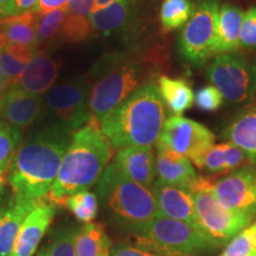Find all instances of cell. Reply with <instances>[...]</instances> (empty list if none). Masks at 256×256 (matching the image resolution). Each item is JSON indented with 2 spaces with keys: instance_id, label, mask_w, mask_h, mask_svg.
I'll return each instance as SVG.
<instances>
[{
  "instance_id": "33",
  "label": "cell",
  "mask_w": 256,
  "mask_h": 256,
  "mask_svg": "<svg viewBox=\"0 0 256 256\" xmlns=\"http://www.w3.org/2000/svg\"><path fill=\"white\" fill-rule=\"evenodd\" d=\"M78 230L72 226L60 228L49 244V256H76L75 240Z\"/></svg>"
},
{
  "instance_id": "21",
  "label": "cell",
  "mask_w": 256,
  "mask_h": 256,
  "mask_svg": "<svg viewBox=\"0 0 256 256\" xmlns=\"http://www.w3.org/2000/svg\"><path fill=\"white\" fill-rule=\"evenodd\" d=\"M222 136L241 148L252 164H256V104L236 114L223 130Z\"/></svg>"
},
{
  "instance_id": "7",
  "label": "cell",
  "mask_w": 256,
  "mask_h": 256,
  "mask_svg": "<svg viewBox=\"0 0 256 256\" xmlns=\"http://www.w3.org/2000/svg\"><path fill=\"white\" fill-rule=\"evenodd\" d=\"M46 124H56L75 133L92 120L90 83L78 78L52 86L43 98Z\"/></svg>"
},
{
  "instance_id": "36",
  "label": "cell",
  "mask_w": 256,
  "mask_h": 256,
  "mask_svg": "<svg viewBox=\"0 0 256 256\" xmlns=\"http://www.w3.org/2000/svg\"><path fill=\"white\" fill-rule=\"evenodd\" d=\"M68 16L76 18L90 19L92 12L95 10V0H70Z\"/></svg>"
},
{
  "instance_id": "19",
  "label": "cell",
  "mask_w": 256,
  "mask_h": 256,
  "mask_svg": "<svg viewBox=\"0 0 256 256\" xmlns=\"http://www.w3.org/2000/svg\"><path fill=\"white\" fill-rule=\"evenodd\" d=\"M57 63L46 51L37 49L30 63L25 66L12 86L34 95H42L52 87L57 78Z\"/></svg>"
},
{
  "instance_id": "4",
  "label": "cell",
  "mask_w": 256,
  "mask_h": 256,
  "mask_svg": "<svg viewBox=\"0 0 256 256\" xmlns=\"http://www.w3.org/2000/svg\"><path fill=\"white\" fill-rule=\"evenodd\" d=\"M113 156V147L94 120L72 134L63 156L58 174L50 188L54 203L62 204L64 198L80 191L89 190L98 179Z\"/></svg>"
},
{
  "instance_id": "46",
  "label": "cell",
  "mask_w": 256,
  "mask_h": 256,
  "mask_svg": "<svg viewBox=\"0 0 256 256\" xmlns=\"http://www.w3.org/2000/svg\"><path fill=\"white\" fill-rule=\"evenodd\" d=\"M2 190H0V191H2Z\"/></svg>"
},
{
  "instance_id": "41",
  "label": "cell",
  "mask_w": 256,
  "mask_h": 256,
  "mask_svg": "<svg viewBox=\"0 0 256 256\" xmlns=\"http://www.w3.org/2000/svg\"><path fill=\"white\" fill-rule=\"evenodd\" d=\"M10 87H11V83H10L8 80L5 78L4 74L0 70V96L4 95Z\"/></svg>"
},
{
  "instance_id": "9",
  "label": "cell",
  "mask_w": 256,
  "mask_h": 256,
  "mask_svg": "<svg viewBox=\"0 0 256 256\" xmlns=\"http://www.w3.org/2000/svg\"><path fill=\"white\" fill-rule=\"evenodd\" d=\"M220 8V0H197L194 14L179 34V52L192 66H204L214 56Z\"/></svg>"
},
{
  "instance_id": "42",
  "label": "cell",
  "mask_w": 256,
  "mask_h": 256,
  "mask_svg": "<svg viewBox=\"0 0 256 256\" xmlns=\"http://www.w3.org/2000/svg\"><path fill=\"white\" fill-rule=\"evenodd\" d=\"M114 0H95V10L106 8V6L112 4Z\"/></svg>"
},
{
  "instance_id": "1",
  "label": "cell",
  "mask_w": 256,
  "mask_h": 256,
  "mask_svg": "<svg viewBox=\"0 0 256 256\" xmlns=\"http://www.w3.org/2000/svg\"><path fill=\"white\" fill-rule=\"evenodd\" d=\"M156 46H133L106 54L90 70L92 120L100 124L108 113L142 86L153 83L162 66Z\"/></svg>"
},
{
  "instance_id": "17",
  "label": "cell",
  "mask_w": 256,
  "mask_h": 256,
  "mask_svg": "<svg viewBox=\"0 0 256 256\" xmlns=\"http://www.w3.org/2000/svg\"><path fill=\"white\" fill-rule=\"evenodd\" d=\"M156 180L188 191L194 188L198 180L197 172L190 160L159 142L156 144Z\"/></svg>"
},
{
  "instance_id": "31",
  "label": "cell",
  "mask_w": 256,
  "mask_h": 256,
  "mask_svg": "<svg viewBox=\"0 0 256 256\" xmlns=\"http://www.w3.org/2000/svg\"><path fill=\"white\" fill-rule=\"evenodd\" d=\"M60 206H66L80 222L92 223L98 216V200L95 194L89 190L80 191L64 198Z\"/></svg>"
},
{
  "instance_id": "29",
  "label": "cell",
  "mask_w": 256,
  "mask_h": 256,
  "mask_svg": "<svg viewBox=\"0 0 256 256\" xmlns=\"http://www.w3.org/2000/svg\"><path fill=\"white\" fill-rule=\"evenodd\" d=\"M23 130L0 122V190L8 182V174L16 152L22 144Z\"/></svg>"
},
{
  "instance_id": "38",
  "label": "cell",
  "mask_w": 256,
  "mask_h": 256,
  "mask_svg": "<svg viewBox=\"0 0 256 256\" xmlns=\"http://www.w3.org/2000/svg\"><path fill=\"white\" fill-rule=\"evenodd\" d=\"M70 0H40L32 12L37 14H46L56 10L68 8Z\"/></svg>"
},
{
  "instance_id": "39",
  "label": "cell",
  "mask_w": 256,
  "mask_h": 256,
  "mask_svg": "<svg viewBox=\"0 0 256 256\" xmlns=\"http://www.w3.org/2000/svg\"><path fill=\"white\" fill-rule=\"evenodd\" d=\"M40 0H14V16L32 11Z\"/></svg>"
},
{
  "instance_id": "24",
  "label": "cell",
  "mask_w": 256,
  "mask_h": 256,
  "mask_svg": "<svg viewBox=\"0 0 256 256\" xmlns=\"http://www.w3.org/2000/svg\"><path fill=\"white\" fill-rule=\"evenodd\" d=\"M37 18V14L28 11L0 19V49L8 46H34Z\"/></svg>"
},
{
  "instance_id": "25",
  "label": "cell",
  "mask_w": 256,
  "mask_h": 256,
  "mask_svg": "<svg viewBox=\"0 0 256 256\" xmlns=\"http://www.w3.org/2000/svg\"><path fill=\"white\" fill-rule=\"evenodd\" d=\"M158 89L164 104L174 115H182L190 110L194 102V92L186 80L160 76Z\"/></svg>"
},
{
  "instance_id": "28",
  "label": "cell",
  "mask_w": 256,
  "mask_h": 256,
  "mask_svg": "<svg viewBox=\"0 0 256 256\" xmlns=\"http://www.w3.org/2000/svg\"><path fill=\"white\" fill-rule=\"evenodd\" d=\"M194 11V2L192 0H162L159 12L162 30L170 32L183 28Z\"/></svg>"
},
{
  "instance_id": "30",
  "label": "cell",
  "mask_w": 256,
  "mask_h": 256,
  "mask_svg": "<svg viewBox=\"0 0 256 256\" xmlns=\"http://www.w3.org/2000/svg\"><path fill=\"white\" fill-rule=\"evenodd\" d=\"M68 10L60 8L46 14H38L36 24V49L46 46L56 36H60Z\"/></svg>"
},
{
  "instance_id": "8",
  "label": "cell",
  "mask_w": 256,
  "mask_h": 256,
  "mask_svg": "<svg viewBox=\"0 0 256 256\" xmlns=\"http://www.w3.org/2000/svg\"><path fill=\"white\" fill-rule=\"evenodd\" d=\"M191 192L200 228L218 247L228 244L238 234L252 223L248 217L232 212L220 206L214 194L212 182L209 178L198 177Z\"/></svg>"
},
{
  "instance_id": "15",
  "label": "cell",
  "mask_w": 256,
  "mask_h": 256,
  "mask_svg": "<svg viewBox=\"0 0 256 256\" xmlns=\"http://www.w3.org/2000/svg\"><path fill=\"white\" fill-rule=\"evenodd\" d=\"M151 190L154 196L159 215L180 220L200 229L196 217L194 196L191 191L162 183L159 180L153 183Z\"/></svg>"
},
{
  "instance_id": "43",
  "label": "cell",
  "mask_w": 256,
  "mask_h": 256,
  "mask_svg": "<svg viewBox=\"0 0 256 256\" xmlns=\"http://www.w3.org/2000/svg\"><path fill=\"white\" fill-rule=\"evenodd\" d=\"M36 256H49V248H46V247L42 248L40 250L37 252Z\"/></svg>"
},
{
  "instance_id": "35",
  "label": "cell",
  "mask_w": 256,
  "mask_h": 256,
  "mask_svg": "<svg viewBox=\"0 0 256 256\" xmlns=\"http://www.w3.org/2000/svg\"><path fill=\"white\" fill-rule=\"evenodd\" d=\"M224 98L214 86L202 87L194 95V104L203 112H216L222 107Z\"/></svg>"
},
{
  "instance_id": "20",
  "label": "cell",
  "mask_w": 256,
  "mask_h": 256,
  "mask_svg": "<svg viewBox=\"0 0 256 256\" xmlns=\"http://www.w3.org/2000/svg\"><path fill=\"white\" fill-rule=\"evenodd\" d=\"M40 202L14 196L8 206H0V256L11 255L22 224Z\"/></svg>"
},
{
  "instance_id": "34",
  "label": "cell",
  "mask_w": 256,
  "mask_h": 256,
  "mask_svg": "<svg viewBox=\"0 0 256 256\" xmlns=\"http://www.w3.org/2000/svg\"><path fill=\"white\" fill-rule=\"evenodd\" d=\"M240 49H256V6H252L243 14Z\"/></svg>"
},
{
  "instance_id": "5",
  "label": "cell",
  "mask_w": 256,
  "mask_h": 256,
  "mask_svg": "<svg viewBox=\"0 0 256 256\" xmlns=\"http://www.w3.org/2000/svg\"><path fill=\"white\" fill-rule=\"evenodd\" d=\"M96 196L113 218L136 230L158 215L150 188L130 180L110 162L96 184Z\"/></svg>"
},
{
  "instance_id": "16",
  "label": "cell",
  "mask_w": 256,
  "mask_h": 256,
  "mask_svg": "<svg viewBox=\"0 0 256 256\" xmlns=\"http://www.w3.org/2000/svg\"><path fill=\"white\" fill-rule=\"evenodd\" d=\"M54 216L55 206L40 200L24 220L10 256H34Z\"/></svg>"
},
{
  "instance_id": "2",
  "label": "cell",
  "mask_w": 256,
  "mask_h": 256,
  "mask_svg": "<svg viewBox=\"0 0 256 256\" xmlns=\"http://www.w3.org/2000/svg\"><path fill=\"white\" fill-rule=\"evenodd\" d=\"M72 134L51 124L31 130L18 147L8 174L14 197L34 202L48 197Z\"/></svg>"
},
{
  "instance_id": "26",
  "label": "cell",
  "mask_w": 256,
  "mask_h": 256,
  "mask_svg": "<svg viewBox=\"0 0 256 256\" xmlns=\"http://www.w3.org/2000/svg\"><path fill=\"white\" fill-rule=\"evenodd\" d=\"M112 241L100 223H87L78 232L76 256H110Z\"/></svg>"
},
{
  "instance_id": "13",
  "label": "cell",
  "mask_w": 256,
  "mask_h": 256,
  "mask_svg": "<svg viewBox=\"0 0 256 256\" xmlns=\"http://www.w3.org/2000/svg\"><path fill=\"white\" fill-rule=\"evenodd\" d=\"M138 0H114L106 8L94 10L90 14L92 34L133 40L139 28Z\"/></svg>"
},
{
  "instance_id": "6",
  "label": "cell",
  "mask_w": 256,
  "mask_h": 256,
  "mask_svg": "<svg viewBox=\"0 0 256 256\" xmlns=\"http://www.w3.org/2000/svg\"><path fill=\"white\" fill-rule=\"evenodd\" d=\"M133 236L136 246L162 256H206L220 248L203 230L159 214Z\"/></svg>"
},
{
  "instance_id": "22",
  "label": "cell",
  "mask_w": 256,
  "mask_h": 256,
  "mask_svg": "<svg viewBox=\"0 0 256 256\" xmlns=\"http://www.w3.org/2000/svg\"><path fill=\"white\" fill-rule=\"evenodd\" d=\"M252 164L249 156L232 142L212 145L194 164L211 174H222Z\"/></svg>"
},
{
  "instance_id": "11",
  "label": "cell",
  "mask_w": 256,
  "mask_h": 256,
  "mask_svg": "<svg viewBox=\"0 0 256 256\" xmlns=\"http://www.w3.org/2000/svg\"><path fill=\"white\" fill-rule=\"evenodd\" d=\"M215 134L197 121L180 115H172L165 120L159 142L196 164L211 146L215 145Z\"/></svg>"
},
{
  "instance_id": "10",
  "label": "cell",
  "mask_w": 256,
  "mask_h": 256,
  "mask_svg": "<svg viewBox=\"0 0 256 256\" xmlns=\"http://www.w3.org/2000/svg\"><path fill=\"white\" fill-rule=\"evenodd\" d=\"M206 78L224 101L244 104L254 98L256 63L238 52L217 55L208 66Z\"/></svg>"
},
{
  "instance_id": "40",
  "label": "cell",
  "mask_w": 256,
  "mask_h": 256,
  "mask_svg": "<svg viewBox=\"0 0 256 256\" xmlns=\"http://www.w3.org/2000/svg\"><path fill=\"white\" fill-rule=\"evenodd\" d=\"M14 0H0V18H6L14 16Z\"/></svg>"
},
{
  "instance_id": "44",
  "label": "cell",
  "mask_w": 256,
  "mask_h": 256,
  "mask_svg": "<svg viewBox=\"0 0 256 256\" xmlns=\"http://www.w3.org/2000/svg\"><path fill=\"white\" fill-rule=\"evenodd\" d=\"M256 98V80H255V89H254V98Z\"/></svg>"
},
{
  "instance_id": "12",
  "label": "cell",
  "mask_w": 256,
  "mask_h": 256,
  "mask_svg": "<svg viewBox=\"0 0 256 256\" xmlns=\"http://www.w3.org/2000/svg\"><path fill=\"white\" fill-rule=\"evenodd\" d=\"M212 192L220 206L256 218V164L242 166L212 182Z\"/></svg>"
},
{
  "instance_id": "14",
  "label": "cell",
  "mask_w": 256,
  "mask_h": 256,
  "mask_svg": "<svg viewBox=\"0 0 256 256\" xmlns=\"http://www.w3.org/2000/svg\"><path fill=\"white\" fill-rule=\"evenodd\" d=\"M43 98L11 86L0 96V122L24 130L40 116Z\"/></svg>"
},
{
  "instance_id": "3",
  "label": "cell",
  "mask_w": 256,
  "mask_h": 256,
  "mask_svg": "<svg viewBox=\"0 0 256 256\" xmlns=\"http://www.w3.org/2000/svg\"><path fill=\"white\" fill-rule=\"evenodd\" d=\"M166 120L165 104L154 82L142 86L100 121L98 127L113 148L152 147Z\"/></svg>"
},
{
  "instance_id": "32",
  "label": "cell",
  "mask_w": 256,
  "mask_h": 256,
  "mask_svg": "<svg viewBox=\"0 0 256 256\" xmlns=\"http://www.w3.org/2000/svg\"><path fill=\"white\" fill-rule=\"evenodd\" d=\"M256 254V220L234 238L218 256H252Z\"/></svg>"
},
{
  "instance_id": "37",
  "label": "cell",
  "mask_w": 256,
  "mask_h": 256,
  "mask_svg": "<svg viewBox=\"0 0 256 256\" xmlns=\"http://www.w3.org/2000/svg\"><path fill=\"white\" fill-rule=\"evenodd\" d=\"M110 256H162L147 250L145 248L139 247V246H130L126 243H119L110 249Z\"/></svg>"
},
{
  "instance_id": "27",
  "label": "cell",
  "mask_w": 256,
  "mask_h": 256,
  "mask_svg": "<svg viewBox=\"0 0 256 256\" xmlns=\"http://www.w3.org/2000/svg\"><path fill=\"white\" fill-rule=\"evenodd\" d=\"M37 49L28 46H8L0 49V70L11 86L30 63Z\"/></svg>"
},
{
  "instance_id": "45",
  "label": "cell",
  "mask_w": 256,
  "mask_h": 256,
  "mask_svg": "<svg viewBox=\"0 0 256 256\" xmlns=\"http://www.w3.org/2000/svg\"><path fill=\"white\" fill-rule=\"evenodd\" d=\"M252 256H256V254H254V255H252Z\"/></svg>"
},
{
  "instance_id": "23",
  "label": "cell",
  "mask_w": 256,
  "mask_h": 256,
  "mask_svg": "<svg viewBox=\"0 0 256 256\" xmlns=\"http://www.w3.org/2000/svg\"><path fill=\"white\" fill-rule=\"evenodd\" d=\"M243 14L244 12L238 6L229 2L220 5L214 56L236 54L240 50Z\"/></svg>"
},
{
  "instance_id": "18",
  "label": "cell",
  "mask_w": 256,
  "mask_h": 256,
  "mask_svg": "<svg viewBox=\"0 0 256 256\" xmlns=\"http://www.w3.org/2000/svg\"><path fill=\"white\" fill-rule=\"evenodd\" d=\"M113 164L127 178L144 186L151 188L156 182V152L153 147H127L119 150Z\"/></svg>"
},
{
  "instance_id": "47",
  "label": "cell",
  "mask_w": 256,
  "mask_h": 256,
  "mask_svg": "<svg viewBox=\"0 0 256 256\" xmlns=\"http://www.w3.org/2000/svg\"><path fill=\"white\" fill-rule=\"evenodd\" d=\"M0 19H2V18H0Z\"/></svg>"
}]
</instances>
